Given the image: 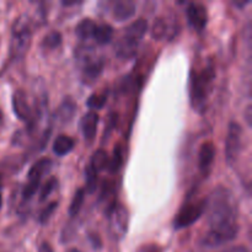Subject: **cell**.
<instances>
[{"label": "cell", "mask_w": 252, "mask_h": 252, "mask_svg": "<svg viewBox=\"0 0 252 252\" xmlns=\"http://www.w3.org/2000/svg\"><path fill=\"white\" fill-rule=\"evenodd\" d=\"M216 158V147L212 142H206L201 145L198 153V166L202 172H207L211 169Z\"/></svg>", "instance_id": "4fadbf2b"}, {"label": "cell", "mask_w": 252, "mask_h": 252, "mask_svg": "<svg viewBox=\"0 0 252 252\" xmlns=\"http://www.w3.org/2000/svg\"><path fill=\"white\" fill-rule=\"evenodd\" d=\"M32 30L30 20L21 16L15 21L11 36V54L14 58L20 59L25 57L31 44Z\"/></svg>", "instance_id": "277c9868"}, {"label": "cell", "mask_w": 252, "mask_h": 252, "mask_svg": "<svg viewBox=\"0 0 252 252\" xmlns=\"http://www.w3.org/2000/svg\"><path fill=\"white\" fill-rule=\"evenodd\" d=\"M239 233V224L221 228H209L202 239V245L206 248H218L225 245L236 238Z\"/></svg>", "instance_id": "52a82bcc"}, {"label": "cell", "mask_w": 252, "mask_h": 252, "mask_svg": "<svg viewBox=\"0 0 252 252\" xmlns=\"http://www.w3.org/2000/svg\"><path fill=\"white\" fill-rule=\"evenodd\" d=\"M207 201L209 228H221L238 224V208L231 192L225 187H217Z\"/></svg>", "instance_id": "6da1fadb"}, {"label": "cell", "mask_w": 252, "mask_h": 252, "mask_svg": "<svg viewBox=\"0 0 252 252\" xmlns=\"http://www.w3.org/2000/svg\"><path fill=\"white\" fill-rule=\"evenodd\" d=\"M1 204H2V198H1V193H0V208H1Z\"/></svg>", "instance_id": "74e56055"}, {"label": "cell", "mask_w": 252, "mask_h": 252, "mask_svg": "<svg viewBox=\"0 0 252 252\" xmlns=\"http://www.w3.org/2000/svg\"><path fill=\"white\" fill-rule=\"evenodd\" d=\"M2 121H4V116H2L1 110H0V125H1V123H2Z\"/></svg>", "instance_id": "d590c367"}, {"label": "cell", "mask_w": 252, "mask_h": 252, "mask_svg": "<svg viewBox=\"0 0 252 252\" xmlns=\"http://www.w3.org/2000/svg\"><path fill=\"white\" fill-rule=\"evenodd\" d=\"M12 108H14V113L19 120L27 123L31 122L32 110L27 102L26 94L22 90L15 91L14 95H12Z\"/></svg>", "instance_id": "8fae6325"}, {"label": "cell", "mask_w": 252, "mask_h": 252, "mask_svg": "<svg viewBox=\"0 0 252 252\" xmlns=\"http://www.w3.org/2000/svg\"><path fill=\"white\" fill-rule=\"evenodd\" d=\"M91 241H93V246L96 249H100L101 248V243H100V239H98L97 235H91L90 236Z\"/></svg>", "instance_id": "d6a6232c"}, {"label": "cell", "mask_w": 252, "mask_h": 252, "mask_svg": "<svg viewBox=\"0 0 252 252\" xmlns=\"http://www.w3.org/2000/svg\"><path fill=\"white\" fill-rule=\"evenodd\" d=\"M207 201L206 199H194V201H189L181 207L177 212L176 217L174 219V226L176 230L179 229L189 228V225L196 223L206 211Z\"/></svg>", "instance_id": "8992f818"}, {"label": "cell", "mask_w": 252, "mask_h": 252, "mask_svg": "<svg viewBox=\"0 0 252 252\" xmlns=\"http://www.w3.org/2000/svg\"><path fill=\"white\" fill-rule=\"evenodd\" d=\"M216 78V69L212 62H208L201 71L192 70L189 76V97L192 107L203 112L207 107L208 96L212 91V84Z\"/></svg>", "instance_id": "7a4b0ae2"}, {"label": "cell", "mask_w": 252, "mask_h": 252, "mask_svg": "<svg viewBox=\"0 0 252 252\" xmlns=\"http://www.w3.org/2000/svg\"><path fill=\"white\" fill-rule=\"evenodd\" d=\"M84 199H85V191H84L83 189H79L78 191L75 192V194H74L70 206H69V216L70 217L78 216L81 207H83L84 204Z\"/></svg>", "instance_id": "44dd1931"}, {"label": "cell", "mask_w": 252, "mask_h": 252, "mask_svg": "<svg viewBox=\"0 0 252 252\" xmlns=\"http://www.w3.org/2000/svg\"><path fill=\"white\" fill-rule=\"evenodd\" d=\"M97 25L95 24V21L89 17L83 19L75 27V33L79 38L81 39H89L91 37H94V32Z\"/></svg>", "instance_id": "ac0fdd59"}, {"label": "cell", "mask_w": 252, "mask_h": 252, "mask_svg": "<svg viewBox=\"0 0 252 252\" xmlns=\"http://www.w3.org/2000/svg\"><path fill=\"white\" fill-rule=\"evenodd\" d=\"M106 101H107V95L106 94H93L88 98L86 105L91 110H101L105 106Z\"/></svg>", "instance_id": "484cf974"}, {"label": "cell", "mask_w": 252, "mask_h": 252, "mask_svg": "<svg viewBox=\"0 0 252 252\" xmlns=\"http://www.w3.org/2000/svg\"><path fill=\"white\" fill-rule=\"evenodd\" d=\"M76 113V105L71 98H65L59 106L58 111L56 113V117L61 121L62 123H66L71 121V118L75 116Z\"/></svg>", "instance_id": "e0dca14e"}, {"label": "cell", "mask_w": 252, "mask_h": 252, "mask_svg": "<svg viewBox=\"0 0 252 252\" xmlns=\"http://www.w3.org/2000/svg\"><path fill=\"white\" fill-rule=\"evenodd\" d=\"M38 252H53V249L48 243H42L38 248Z\"/></svg>", "instance_id": "4dcf8cb0"}, {"label": "cell", "mask_w": 252, "mask_h": 252, "mask_svg": "<svg viewBox=\"0 0 252 252\" xmlns=\"http://www.w3.org/2000/svg\"><path fill=\"white\" fill-rule=\"evenodd\" d=\"M97 125H98V115L94 111L85 113L83 118L80 120V129L83 133L84 138L88 142L95 139L96 132H97Z\"/></svg>", "instance_id": "7c38bea8"}, {"label": "cell", "mask_w": 252, "mask_h": 252, "mask_svg": "<svg viewBox=\"0 0 252 252\" xmlns=\"http://www.w3.org/2000/svg\"><path fill=\"white\" fill-rule=\"evenodd\" d=\"M123 164V153L122 149H121L120 145L115 148L113 150V154L112 157L108 158V165H107V169L110 170V172H117L118 170L121 169Z\"/></svg>", "instance_id": "603a6c76"}, {"label": "cell", "mask_w": 252, "mask_h": 252, "mask_svg": "<svg viewBox=\"0 0 252 252\" xmlns=\"http://www.w3.org/2000/svg\"><path fill=\"white\" fill-rule=\"evenodd\" d=\"M62 44V34L58 31H52L43 37L42 47L46 49H56Z\"/></svg>", "instance_id": "cb8c5ba5"}, {"label": "cell", "mask_w": 252, "mask_h": 252, "mask_svg": "<svg viewBox=\"0 0 252 252\" xmlns=\"http://www.w3.org/2000/svg\"><path fill=\"white\" fill-rule=\"evenodd\" d=\"M62 4L64 5V6H71V5H76V4H80V2H76V1H63Z\"/></svg>", "instance_id": "e575fe53"}, {"label": "cell", "mask_w": 252, "mask_h": 252, "mask_svg": "<svg viewBox=\"0 0 252 252\" xmlns=\"http://www.w3.org/2000/svg\"><path fill=\"white\" fill-rule=\"evenodd\" d=\"M94 38L98 44H107L113 38V27L108 24L97 25L94 32Z\"/></svg>", "instance_id": "d6986e66"}, {"label": "cell", "mask_w": 252, "mask_h": 252, "mask_svg": "<svg viewBox=\"0 0 252 252\" xmlns=\"http://www.w3.org/2000/svg\"><path fill=\"white\" fill-rule=\"evenodd\" d=\"M57 207H58V202H51L46 208H43V211L39 213L38 220L41 224H47L48 220L51 219V217L53 216V213L56 212Z\"/></svg>", "instance_id": "f1b7e54d"}, {"label": "cell", "mask_w": 252, "mask_h": 252, "mask_svg": "<svg viewBox=\"0 0 252 252\" xmlns=\"http://www.w3.org/2000/svg\"><path fill=\"white\" fill-rule=\"evenodd\" d=\"M75 147V142L69 135L61 134L56 138L53 143V152L57 157H65Z\"/></svg>", "instance_id": "9a60e30c"}, {"label": "cell", "mask_w": 252, "mask_h": 252, "mask_svg": "<svg viewBox=\"0 0 252 252\" xmlns=\"http://www.w3.org/2000/svg\"><path fill=\"white\" fill-rule=\"evenodd\" d=\"M243 128L239 123L230 122L225 139V157L229 164H234L238 160L243 148Z\"/></svg>", "instance_id": "ba28073f"}, {"label": "cell", "mask_w": 252, "mask_h": 252, "mask_svg": "<svg viewBox=\"0 0 252 252\" xmlns=\"http://www.w3.org/2000/svg\"><path fill=\"white\" fill-rule=\"evenodd\" d=\"M166 22H165L164 19H161V17H159V19L155 20L154 25H153L152 27V36L154 37L155 39H161L162 37L165 36V33H166Z\"/></svg>", "instance_id": "83f0119b"}, {"label": "cell", "mask_w": 252, "mask_h": 252, "mask_svg": "<svg viewBox=\"0 0 252 252\" xmlns=\"http://www.w3.org/2000/svg\"><path fill=\"white\" fill-rule=\"evenodd\" d=\"M90 165L96 172H101L102 170L107 169L108 165V155L103 149H98L94 153L93 159H91Z\"/></svg>", "instance_id": "ffe728a7"}, {"label": "cell", "mask_w": 252, "mask_h": 252, "mask_svg": "<svg viewBox=\"0 0 252 252\" xmlns=\"http://www.w3.org/2000/svg\"><path fill=\"white\" fill-rule=\"evenodd\" d=\"M186 14L189 26L193 27L196 31H202V30L206 29L207 22H208V12H207L206 6L203 4L191 2L187 6Z\"/></svg>", "instance_id": "30bf717a"}, {"label": "cell", "mask_w": 252, "mask_h": 252, "mask_svg": "<svg viewBox=\"0 0 252 252\" xmlns=\"http://www.w3.org/2000/svg\"><path fill=\"white\" fill-rule=\"evenodd\" d=\"M79 58L83 62V70H81L83 71V80L88 84L95 81L103 70L105 63H103L102 58L94 57L93 51L90 48L89 51H83Z\"/></svg>", "instance_id": "9c48e42d"}, {"label": "cell", "mask_w": 252, "mask_h": 252, "mask_svg": "<svg viewBox=\"0 0 252 252\" xmlns=\"http://www.w3.org/2000/svg\"><path fill=\"white\" fill-rule=\"evenodd\" d=\"M135 252H162V250L157 244H145V245L139 246Z\"/></svg>", "instance_id": "f546056e"}, {"label": "cell", "mask_w": 252, "mask_h": 252, "mask_svg": "<svg viewBox=\"0 0 252 252\" xmlns=\"http://www.w3.org/2000/svg\"><path fill=\"white\" fill-rule=\"evenodd\" d=\"M148 31V21L145 19H138L128 25L123 34L116 44V54L122 59H129L135 56L140 41Z\"/></svg>", "instance_id": "3957f363"}, {"label": "cell", "mask_w": 252, "mask_h": 252, "mask_svg": "<svg viewBox=\"0 0 252 252\" xmlns=\"http://www.w3.org/2000/svg\"><path fill=\"white\" fill-rule=\"evenodd\" d=\"M246 121H248L249 126H251V107L250 106L246 108Z\"/></svg>", "instance_id": "836d02e7"}, {"label": "cell", "mask_w": 252, "mask_h": 252, "mask_svg": "<svg viewBox=\"0 0 252 252\" xmlns=\"http://www.w3.org/2000/svg\"><path fill=\"white\" fill-rule=\"evenodd\" d=\"M233 4L235 5L236 7H239V9H244L246 5L250 4V0H244V1H238V0H234Z\"/></svg>", "instance_id": "1f68e13d"}, {"label": "cell", "mask_w": 252, "mask_h": 252, "mask_svg": "<svg viewBox=\"0 0 252 252\" xmlns=\"http://www.w3.org/2000/svg\"><path fill=\"white\" fill-rule=\"evenodd\" d=\"M135 4L130 0H120L113 5L112 15L117 21H126L134 16Z\"/></svg>", "instance_id": "5bb4252c"}, {"label": "cell", "mask_w": 252, "mask_h": 252, "mask_svg": "<svg viewBox=\"0 0 252 252\" xmlns=\"http://www.w3.org/2000/svg\"><path fill=\"white\" fill-rule=\"evenodd\" d=\"M68 252H81V251L78 250V249H71V250H69Z\"/></svg>", "instance_id": "8d00e7d4"}, {"label": "cell", "mask_w": 252, "mask_h": 252, "mask_svg": "<svg viewBox=\"0 0 252 252\" xmlns=\"http://www.w3.org/2000/svg\"><path fill=\"white\" fill-rule=\"evenodd\" d=\"M39 182H41V180L29 179L27 184L25 185L24 189H22V198L25 201H29V199H31L34 196V193H36L39 187Z\"/></svg>", "instance_id": "4316f807"}, {"label": "cell", "mask_w": 252, "mask_h": 252, "mask_svg": "<svg viewBox=\"0 0 252 252\" xmlns=\"http://www.w3.org/2000/svg\"><path fill=\"white\" fill-rule=\"evenodd\" d=\"M96 187H97V172L89 164L85 170V189L84 191L91 194L95 192Z\"/></svg>", "instance_id": "7402d4cb"}, {"label": "cell", "mask_w": 252, "mask_h": 252, "mask_svg": "<svg viewBox=\"0 0 252 252\" xmlns=\"http://www.w3.org/2000/svg\"><path fill=\"white\" fill-rule=\"evenodd\" d=\"M57 187H58V180H57L56 177H51V179L47 180L46 184L42 187L41 193H39V201H46V199L56 191Z\"/></svg>", "instance_id": "d4e9b609"}, {"label": "cell", "mask_w": 252, "mask_h": 252, "mask_svg": "<svg viewBox=\"0 0 252 252\" xmlns=\"http://www.w3.org/2000/svg\"><path fill=\"white\" fill-rule=\"evenodd\" d=\"M53 166V161L48 158H42L38 159L33 165L31 166L29 171V179H37L41 180L42 176H44L46 174H48L52 170Z\"/></svg>", "instance_id": "2e32d148"}, {"label": "cell", "mask_w": 252, "mask_h": 252, "mask_svg": "<svg viewBox=\"0 0 252 252\" xmlns=\"http://www.w3.org/2000/svg\"><path fill=\"white\" fill-rule=\"evenodd\" d=\"M108 217V231L111 238L120 241L127 235L129 226V212L123 204L112 202L107 208Z\"/></svg>", "instance_id": "5b68a950"}]
</instances>
